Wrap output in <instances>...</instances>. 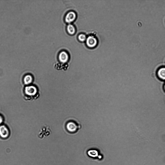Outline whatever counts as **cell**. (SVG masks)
<instances>
[{
	"label": "cell",
	"mask_w": 165,
	"mask_h": 165,
	"mask_svg": "<svg viewBox=\"0 0 165 165\" xmlns=\"http://www.w3.org/2000/svg\"><path fill=\"white\" fill-rule=\"evenodd\" d=\"M76 15L75 13L73 11L69 12L66 15L65 20L68 23H70L73 21L75 19Z\"/></svg>",
	"instance_id": "cell-5"
},
{
	"label": "cell",
	"mask_w": 165,
	"mask_h": 165,
	"mask_svg": "<svg viewBox=\"0 0 165 165\" xmlns=\"http://www.w3.org/2000/svg\"><path fill=\"white\" fill-rule=\"evenodd\" d=\"M88 154L89 156L93 157H97L98 155L97 151L94 150L89 151L88 152Z\"/></svg>",
	"instance_id": "cell-10"
},
{
	"label": "cell",
	"mask_w": 165,
	"mask_h": 165,
	"mask_svg": "<svg viewBox=\"0 0 165 165\" xmlns=\"http://www.w3.org/2000/svg\"><path fill=\"white\" fill-rule=\"evenodd\" d=\"M67 128L68 130L71 132H74L77 131L80 129L79 125L77 123L73 122H69L67 125Z\"/></svg>",
	"instance_id": "cell-3"
},
{
	"label": "cell",
	"mask_w": 165,
	"mask_h": 165,
	"mask_svg": "<svg viewBox=\"0 0 165 165\" xmlns=\"http://www.w3.org/2000/svg\"><path fill=\"white\" fill-rule=\"evenodd\" d=\"M9 135L8 129L5 125H3L0 126V136L3 138H6Z\"/></svg>",
	"instance_id": "cell-4"
},
{
	"label": "cell",
	"mask_w": 165,
	"mask_h": 165,
	"mask_svg": "<svg viewBox=\"0 0 165 165\" xmlns=\"http://www.w3.org/2000/svg\"><path fill=\"white\" fill-rule=\"evenodd\" d=\"M67 29L68 33L71 35L74 34L75 31L74 26L71 24H69L68 25Z\"/></svg>",
	"instance_id": "cell-9"
},
{
	"label": "cell",
	"mask_w": 165,
	"mask_h": 165,
	"mask_svg": "<svg viewBox=\"0 0 165 165\" xmlns=\"http://www.w3.org/2000/svg\"><path fill=\"white\" fill-rule=\"evenodd\" d=\"M164 89L165 91V83L164 86Z\"/></svg>",
	"instance_id": "cell-13"
},
{
	"label": "cell",
	"mask_w": 165,
	"mask_h": 165,
	"mask_svg": "<svg viewBox=\"0 0 165 165\" xmlns=\"http://www.w3.org/2000/svg\"><path fill=\"white\" fill-rule=\"evenodd\" d=\"M86 43L88 47L90 48H93L97 45L98 40L97 38L93 35L88 36L86 40Z\"/></svg>",
	"instance_id": "cell-1"
},
{
	"label": "cell",
	"mask_w": 165,
	"mask_h": 165,
	"mask_svg": "<svg viewBox=\"0 0 165 165\" xmlns=\"http://www.w3.org/2000/svg\"><path fill=\"white\" fill-rule=\"evenodd\" d=\"M87 38L86 35L83 34H80L78 36V38L79 40L82 42L86 40Z\"/></svg>",
	"instance_id": "cell-11"
},
{
	"label": "cell",
	"mask_w": 165,
	"mask_h": 165,
	"mask_svg": "<svg viewBox=\"0 0 165 165\" xmlns=\"http://www.w3.org/2000/svg\"><path fill=\"white\" fill-rule=\"evenodd\" d=\"M25 93L29 96L34 95L36 93L37 90L36 88L34 86H26L25 88Z\"/></svg>",
	"instance_id": "cell-2"
},
{
	"label": "cell",
	"mask_w": 165,
	"mask_h": 165,
	"mask_svg": "<svg viewBox=\"0 0 165 165\" xmlns=\"http://www.w3.org/2000/svg\"><path fill=\"white\" fill-rule=\"evenodd\" d=\"M59 59L60 61L63 63L67 62L68 59V56L67 53L65 51H62L60 53Z\"/></svg>",
	"instance_id": "cell-6"
},
{
	"label": "cell",
	"mask_w": 165,
	"mask_h": 165,
	"mask_svg": "<svg viewBox=\"0 0 165 165\" xmlns=\"http://www.w3.org/2000/svg\"><path fill=\"white\" fill-rule=\"evenodd\" d=\"M157 75L159 79L165 81V67L159 68L157 70Z\"/></svg>",
	"instance_id": "cell-7"
},
{
	"label": "cell",
	"mask_w": 165,
	"mask_h": 165,
	"mask_svg": "<svg viewBox=\"0 0 165 165\" xmlns=\"http://www.w3.org/2000/svg\"><path fill=\"white\" fill-rule=\"evenodd\" d=\"M33 78L32 77L29 75H27L25 76L23 79V81L24 84L26 85H28L30 84L32 81Z\"/></svg>",
	"instance_id": "cell-8"
},
{
	"label": "cell",
	"mask_w": 165,
	"mask_h": 165,
	"mask_svg": "<svg viewBox=\"0 0 165 165\" xmlns=\"http://www.w3.org/2000/svg\"><path fill=\"white\" fill-rule=\"evenodd\" d=\"M3 121V119L2 117L0 115V124H1Z\"/></svg>",
	"instance_id": "cell-12"
}]
</instances>
